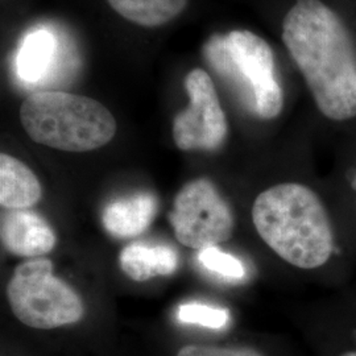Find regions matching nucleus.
Returning <instances> with one entry per match:
<instances>
[{
	"instance_id": "obj_1",
	"label": "nucleus",
	"mask_w": 356,
	"mask_h": 356,
	"mask_svg": "<svg viewBox=\"0 0 356 356\" xmlns=\"http://www.w3.org/2000/svg\"><path fill=\"white\" fill-rule=\"evenodd\" d=\"M281 42L317 107L332 123L356 119V0H293Z\"/></svg>"
},
{
	"instance_id": "obj_2",
	"label": "nucleus",
	"mask_w": 356,
	"mask_h": 356,
	"mask_svg": "<svg viewBox=\"0 0 356 356\" xmlns=\"http://www.w3.org/2000/svg\"><path fill=\"white\" fill-rule=\"evenodd\" d=\"M252 222L268 247L293 267L325 266L334 250L330 218L317 193L297 182H284L260 193Z\"/></svg>"
},
{
	"instance_id": "obj_3",
	"label": "nucleus",
	"mask_w": 356,
	"mask_h": 356,
	"mask_svg": "<svg viewBox=\"0 0 356 356\" xmlns=\"http://www.w3.org/2000/svg\"><path fill=\"white\" fill-rule=\"evenodd\" d=\"M20 122L38 144L65 152H90L114 139L116 120L102 103L64 91H40L22 104Z\"/></svg>"
},
{
	"instance_id": "obj_4",
	"label": "nucleus",
	"mask_w": 356,
	"mask_h": 356,
	"mask_svg": "<svg viewBox=\"0 0 356 356\" xmlns=\"http://www.w3.org/2000/svg\"><path fill=\"white\" fill-rule=\"evenodd\" d=\"M204 56L252 114L273 120L282 113L284 89L266 38L254 31L234 29L209 38Z\"/></svg>"
},
{
	"instance_id": "obj_5",
	"label": "nucleus",
	"mask_w": 356,
	"mask_h": 356,
	"mask_svg": "<svg viewBox=\"0 0 356 356\" xmlns=\"http://www.w3.org/2000/svg\"><path fill=\"white\" fill-rule=\"evenodd\" d=\"M7 300L16 318L38 330L73 325L85 316L82 298L53 275L49 259H33L16 268L7 286Z\"/></svg>"
},
{
	"instance_id": "obj_6",
	"label": "nucleus",
	"mask_w": 356,
	"mask_h": 356,
	"mask_svg": "<svg viewBox=\"0 0 356 356\" xmlns=\"http://www.w3.org/2000/svg\"><path fill=\"white\" fill-rule=\"evenodd\" d=\"M169 222L178 242L198 251L227 242L235 229L229 204L207 178L193 179L178 191Z\"/></svg>"
},
{
	"instance_id": "obj_7",
	"label": "nucleus",
	"mask_w": 356,
	"mask_h": 356,
	"mask_svg": "<svg viewBox=\"0 0 356 356\" xmlns=\"http://www.w3.org/2000/svg\"><path fill=\"white\" fill-rule=\"evenodd\" d=\"M191 103L173 119V140L181 151H216L227 139L229 122L216 94L213 78L193 69L185 78Z\"/></svg>"
},
{
	"instance_id": "obj_8",
	"label": "nucleus",
	"mask_w": 356,
	"mask_h": 356,
	"mask_svg": "<svg viewBox=\"0 0 356 356\" xmlns=\"http://www.w3.org/2000/svg\"><path fill=\"white\" fill-rule=\"evenodd\" d=\"M1 243L10 254L38 257L49 254L57 238L42 216L28 210H10L1 216Z\"/></svg>"
},
{
	"instance_id": "obj_9",
	"label": "nucleus",
	"mask_w": 356,
	"mask_h": 356,
	"mask_svg": "<svg viewBox=\"0 0 356 356\" xmlns=\"http://www.w3.org/2000/svg\"><path fill=\"white\" fill-rule=\"evenodd\" d=\"M156 211V197L151 193H138L107 204L103 210V226L116 238H134L149 227Z\"/></svg>"
},
{
	"instance_id": "obj_10",
	"label": "nucleus",
	"mask_w": 356,
	"mask_h": 356,
	"mask_svg": "<svg viewBox=\"0 0 356 356\" xmlns=\"http://www.w3.org/2000/svg\"><path fill=\"white\" fill-rule=\"evenodd\" d=\"M42 189L31 168L7 153L0 154V204L8 210H26L41 200Z\"/></svg>"
},
{
	"instance_id": "obj_11",
	"label": "nucleus",
	"mask_w": 356,
	"mask_h": 356,
	"mask_svg": "<svg viewBox=\"0 0 356 356\" xmlns=\"http://www.w3.org/2000/svg\"><path fill=\"white\" fill-rule=\"evenodd\" d=\"M119 264L131 280L143 282L156 276L175 273L178 264L177 252L165 244L132 243L122 250Z\"/></svg>"
},
{
	"instance_id": "obj_12",
	"label": "nucleus",
	"mask_w": 356,
	"mask_h": 356,
	"mask_svg": "<svg viewBox=\"0 0 356 356\" xmlns=\"http://www.w3.org/2000/svg\"><path fill=\"white\" fill-rule=\"evenodd\" d=\"M107 3L128 22L147 28L164 26L188 6V0H107Z\"/></svg>"
},
{
	"instance_id": "obj_13",
	"label": "nucleus",
	"mask_w": 356,
	"mask_h": 356,
	"mask_svg": "<svg viewBox=\"0 0 356 356\" xmlns=\"http://www.w3.org/2000/svg\"><path fill=\"white\" fill-rule=\"evenodd\" d=\"M54 38L48 31H36L26 38L17 56V73L26 81H36L51 63Z\"/></svg>"
},
{
	"instance_id": "obj_14",
	"label": "nucleus",
	"mask_w": 356,
	"mask_h": 356,
	"mask_svg": "<svg viewBox=\"0 0 356 356\" xmlns=\"http://www.w3.org/2000/svg\"><path fill=\"white\" fill-rule=\"evenodd\" d=\"M197 260L204 269L226 280H242L245 276V268L242 261L231 254L223 252L216 245L200 250Z\"/></svg>"
},
{
	"instance_id": "obj_15",
	"label": "nucleus",
	"mask_w": 356,
	"mask_h": 356,
	"mask_svg": "<svg viewBox=\"0 0 356 356\" xmlns=\"http://www.w3.org/2000/svg\"><path fill=\"white\" fill-rule=\"evenodd\" d=\"M178 318L186 323H197L210 329H222L229 323V310L204 305L200 302H189L178 307Z\"/></svg>"
},
{
	"instance_id": "obj_16",
	"label": "nucleus",
	"mask_w": 356,
	"mask_h": 356,
	"mask_svg": "<svg viewBox=\"0 0 356 356\" xmlns=\"http://www.w3.org/2000/svg\"><path fill=\"white\" fill-rule=\"evenodd\" d=\"M177 356H264L251 347H216L188 344L178 351Z\"/></svg>"
},
{
	"instance_id": "obj_17",
	"label": "nucleus",
	"mask_w": 356,
	"mask_h": 356,
	"mask_svg": "<svg viewBox=\"0 0 356 356\" xmlns=\"http://www.w3.org/2000/svg\"><path fill=\"white\" fill-rule=\"evenodd\" d=\"M342 356H356V351H348V353H346Z\"/></svg>"
},
{
	"instance_id": "obj_18",
	"label": "nucleus",
	"mask_w": 356,
	"mask_h": 356,
	"mask_svg": "<svg viewBox=\"0 0 356 356\" xmlns=\"http://www.w3.org/2000/svg\"><path fill=\"white\" fill-rule=\"evenodd\" d=\"M353 188H354V191H356V173L355 176H354V178H353Z\"/></svg>"
}]
</instances>
